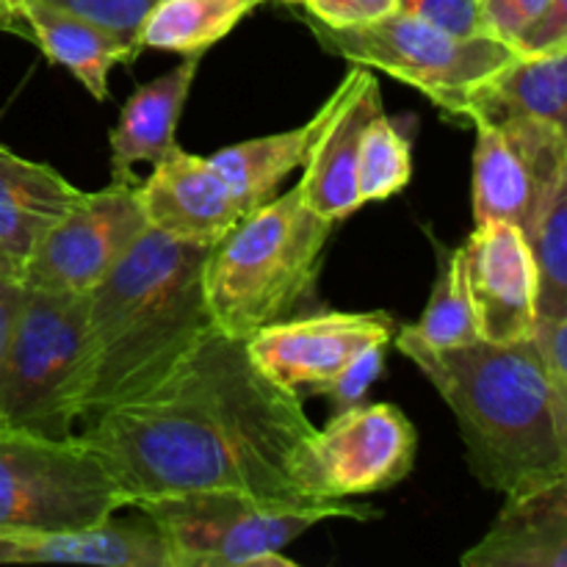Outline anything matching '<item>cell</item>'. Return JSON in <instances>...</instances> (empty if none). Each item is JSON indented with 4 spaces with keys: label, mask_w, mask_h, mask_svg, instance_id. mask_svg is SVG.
<instances>
[{
    "label": "cell",
    "mask_w": 567,
    "mask_h": 567,
    "mask_svg": "<svg viewBox=\"0 0 567 567\" xmlns=\"http://www.w3.org/2000/svg\"><path fill=\"white\" fill-rule=\"evenodd\" d=\"M310 432L302 396L264 374L244 338L210 327L169 374L89 415L78 437L131 507L197 491L319 504L299 496L288 476V460Z\"/></svg>",
    "instance_id": "obj_1"
},
{
    "label": "cell",
    "mask_w": 567,
    "mask_h": 567,
    "mask_svg": "<svg viewBox=\"0 0 567 567\" xmlns=\"http://www.w3.org/2000/svg\"><path fill=\"white\" fill-rule=\"evenodd\" d=\"M210 247L147 230L86 293V415L138 396L214 327L203 269Z\"/></svg>",
    "instance_id": "obj_2"
},
{
    "label": "cell",
    "mask_w": 567,
    "mask_h": 567,
    "mask_svg": "<svg viewBox=\"0 0 567 567\" xmlns=\"http://www.w3.org/2000/svg\"><path fill=\"white\" fill-rule=\"evenodd\" d=\"M421 374L452 410L476 480L513 496L567 480V430L535 341H476L457 349H410Z\"/></svg>",
    "instance_id": "obj_3"
},
{
    "label": "cell",
    "mask_w": 567,
    "mask_h": 567,
    "mask_svg": "<svg viewBox=\"0 0 567 567\" xmlns=\"http://www.w3.org/2000/svg\"><path fill=\"white\" fill-rule=\"evenodd\" d=\"M332 225L305 203L299 183L244 216L205 258L203 288L216 330L249 338L302 308L319 280Z\"/></svg>",
    "instance_id": "obj_4"
},
{
    "label": "cell",
    "mask_w": 567,
    "mask_h": 567,
    "mask_svg": "<svg viewBox=\"0 0 567 567\" xmlns=\"http://www.w3.org/2000/svg\"><path fill=\"white\" fill-rule=\"evenodd\" d=\"M153 520L169 567H297L286 546L330 518L369 520L377 509L358 502L280 504L238 491H197L133 504Z\"/></svg>",
    "instance_id": "obj_5"
},
{
    "label": "cell",
    "mask_w": 567,
    "mask_h": 567,
    "mask_svg": "<svg viewBox=\"0 0 567 567\" xmlns=\"http://www.w3.org/2000/svg\"><path fill=\"white\" fill-rule=\"evenodd\" d=\"M89 388L86 293L25 288L6 347L0 424L75 437Z\"/></svg>",
    "instance_id": "obj_6"
},
{
    "label": "cell",
    "mask_w": 567,
    "mask_h": 567,
    "mask_svg": "<svg viewBox=\"0 0 567 567\" xmlns=\"http://www.w3.org/2000/svg\"><path fill=\"white\" fill-rule=\"evenodd\" d=\"M302 20L327 53L385 72L460 120L471 89L515 55L498 39L454 37L404 11L349 28L324 25L308 11Z\"/></svg>",
    "instance_id": "obj_7"
},
{
    "label": "cell",
    "mask_w": 567,
    "mask_h": 567,
    "mask_svg": "<svg viewBox=\"0 0 567 567\" xmlns=\"http://www.w3.org/2000/svg\"><path fill=\"white\" fill-rule=\"evenodd\" d=\"M131 507L81 437L0 426V529H86Z\"/></svg>",
    "instance_id": "obj_8"
},
{
    "label": "cell",
    "mask_w": 567,
    "mask_h": 567,
    "mask_svg": "<svg viewBox=\"0 0 567 567\" xmlns=\"http://www.w3.org/2000/svg\"><path fill=\"white\" fill-rule=\"evenodd\" d=\"M419 435L396 404H352L299 441L288 476L310 502L391 491L415 468Z\"/></svg>",
    "instance_id": "obj_9"
},
{
    "label": "cell",
    "mask_w": 567,
    "mask_h": 567,
    "mask_svg": "<svg viewBox=\"0 0 567 567\" xmlns=\"http://www.w3.org/2000/svg\"><path fill=\"white\" fill-rule=\"evenodd\" d=\"M147 227L136 177L111 181L100 192H81L39 238L20 282L55 293L94 291Z\"/></svg>",
    "instance_id": "obj_10"
},
{
    "label": "cell",
    "mask_w": 567,
    "mask_h": 567,
    "mask_svg": "<svg viewBox=\"0 0 567 567\" xmlns=\"http://www.w3.org/2000/svg\"><path fill=\"white\" fill-rule=\"evenodd\" d=\"M567 175V127L535 120L476 122L471 205L474 221H507L520 233L554 183Z\"/></svg>",
    "instance_id": "obj_11"
},
{
    "label": "cell",
    "mask_w": 567,
    "mask_h": 567,
    "mask_svg": "<svg viewBox=\"0 0 567 567\" xmlns=\"http://www.w3.org/2000/svg\"><path fill=\"white\" fill-rule=\"evenodd\" d=\"M396 321L385 310L371 313H319L260 327L247 341L249 358L288 391L316 393L341 374L360 352L388 347Z\"/></svg>",
    "instance_id": "obj_12"
},
{
    "label": "cell",
    "mask_w": 567,
    "mask_h": 567,
    "mask_svg": "<svg viewBox=\"0 0 567 567\" xmlns=\"http://www.w3.org/2000/svg\"><path fill=\"white\" fill-rule=\"evenodd\" d=\"M463 258L482 341L518 343L532 338L537 319V269L524 233L507 221L474 227L463 244Z\"/></svg>",
    "instance_id": "obj_13"
},
{
    "label": "cell",
    "mask_w": 567,
    "mask_h": 567,
    "mask_svg": "<svg viewBox=\"0 0 567 567\" xmlns=\"http://www.w3.org/2000/svg\"><path fill=\"white\" fill-rule=\"evenodd\" d=\"M144 216L153 230L199 247H216L247 216L244 205L210 158L183 147L153 166L138 183Z\"/></svg>",
    "instance_id": "obj_14"
},
{
    "label": "cell",
    "mask_w": 567,
    "mask_h": 567,
    "mask_svg": "<svg viewBox=\"0 0 567 567\" xmlns=\"http://www.w3.org/2000/svg\"><path fill=\"white\" fill-rule=\"evenodd\" d=\"M380 109V83L369 66L354 64L347 72V92L332 111L299 177L305 203L324 219L341 221L363 205L358 194L360 133Z\"/></svg>",
    "instance_id": "obj_15"
},
{
    "label": "cell",
    "mask_w": 567,
    "mask_h": 567,
    "mask_svg": "<svg viewBox=\"0 0 567 567\" xmlns=\"http://www.w3.org/2000/svg\"><path fill=\"white\" fill-rule=\"evenodd\" d=\"M25 563L169 567V551L147 515L125 520L116 513L86 529H0V565Z\"/></svg>",
    "instance_id": "obj_16"
},
{
    "label": "cell",
    "mask_w": 567,
    "mask_h": 567,
    "mask_svg": "<svg viewBox=\"0 0 567 567\" xmlns=\"http://www.w3.org/2000/svg\"><path fill=\"white\" fill-rule=\"evenodd\" d=\"M487 535L463 554L465 567H567V480L504 496Z\"/></svg>",
    "instance_id": "obj_17"
},
{
    "label": "cell",
    "mask_w": 567,
    "mask_h": 567,
    "mask_svg": "<svg viewBox=\"0 0 567 567\" xmlns=\"http://www.w3.org/2000/svg\"><path fill=\"white\" fill-rule=\"evenodd\" d=\"M203 55H183L177 66L158 75L155 81L138 86L125 100L120 120L109 133L111 147V181L133 177V166L147 161L161 164L177 144V122H181L186 100L192 94Z\"/></svg>",
    "instance_id": "obj_18"
},
{
    "label": "cell",
    "mask_w": 567,
    "mask_h": 567,
    "mask_svg": "<svg viewBox=\"0 0 567 567\" xmlns=\"http://www.w3.org/2000/svg\"><path fill=\"white\" fill-rule=\"evenodd\" d=\"M463 120L504 125L515 120L567 125V48L518 55L471 89Z\"/></svg>",
    "instance_id": "obj_19"
},
{
    "label": "cell",
    "mask_w": 567,
    "mask_h": 567,
    "mask_svg": "<svg viewBox=\"0 0 567 567\" xmlns=\"http://www.w3.org/2000/svg\"><path fill=\"white\" fill-rule=\"evenodd\" d=\"M343 92H347V75L305 125L230 144V147H221L214 155H208L210 164L225 177V183L233 188V194H236L247 214L269 203L277 188H280V183L293 169H305L321 131H324L332 111L341 103Z\"/></svg>",
    "instance_id": "obj_20"
},
{
    "label": "cell",
    "mask_w": 567,
    "mask_h": 567,
    "mask_svg": "<svg viewBox=\"0 0 567 567\" xmlns=\"http://www.w3.org/2000/svg\"><path fill=\"white\" fill-rule=\"evenodd\" d=\"M81 188L48 164H37L0 144V247L25 266L39 238L66 214Z\"/></svg>",
    "instance_id": "obj_21"
},
{
    "label": "cell",
    "mask_w": 567,
    "mask_h": 567,
    "mask_svg": "<svg viewBox=\"0 0 567 567\" xmlns=\"http://www.w3.org/2000/svg\"><path fill=\"white\" fill-rule=\"evenodd\" d=\"M28 39L48 55L53 64L72 72L78 83L92 94L97 103L111 97L109 75L116 64H131L142 50L125 42L116 33L70 14L64 9L25 0Z\"/></svg>",
    "instance_id": "obj_22"
},
{
    "label": "cell",
    "mask_w": 567,
    "mask_h": 567,
    "mask_svg": "<svg viewBox=\"0 0 567 567\" xmlns=\"http://www.w3.org/2000/svg\"><path fill=\"white\" fill-rule=\"evenodd\" d=\"M258 0H158L138 28V48L203 55L227 37Z\"/></svg>",
    "instance_id": "obj_23"
},
{
    "label": "cell",
    "mask_w": 567,
    "mask_h": 567,
    "mask_svg": "<svg viewBox=\"0 0 567 567\" xmlns=\"http://www.w3.org/2000/svg\"><path fill=\"white\" fill-rule=\"evenodd\" d=\"M393 338H396V347L402 354L410 349L437 352V349L471 347V343L482 341L480 330H476L468 280H465L463 247L443 255L441 271H437L435 288H432L424 313L415 324H408Z\"/></svg>",
    "instance_id": "obj_24"
},
{
    "label": "cell",
    "mask_w": 567,
    "mask_h": 567,
    "mask_svg": "<svg viewBox=\"0 0 567 567\" xmlns=\"http://www.w3.org/2000/svg\"><path fill=\"white\" fill-rule=\"evenodd\" d=\"M524 238L537 269V313L567 316V175L546 194Z\"/></svg>",
    "instance_id": "obj_25"
},
{
    "label": "cell",
    "mask_w": 567,
    "mask_h": 567,
    "mask_svg": "<svg viewBox=\"0 0 567 567\" xmlns=\"http://www.w3.org/2000/svg\"><path fill=\"white\" fill-rule=\"evenodd\" d=\"M413 177L408 138L399 133L385 116V109L377 111L365 122L358 147V194L360 203H380L402 192Z\"/></svg>",
    "instance_id": "obj_26"
},
{
    "label": "cell",
    "mask_w": 567,
    "mask_h": 567,
    "mask_svg": "<svg viewBox=\"0 0 567 567\" xmlns=\"http://www.w3.org/2000/svg\"><path fill=\"white\" fill-rule=\"evenodd\" d=\"M532 341H535L548 388H551L557 421L567 430V316L537 313Z\"/></svg>",
    "instance_id": "obj_27"
},
{
    "label": "cell",
    "mask_w": 567,
    "mask_h": 567,
    "mask_svg": "<svg viewBox=\"0 0 567 567\" xmlns=\"http://www.w3.org/2000/svg\"><path fill=\"white\" fill-rule=\"evenodd\" d=\"M42 3L83 17V20L94 22V25L105 28V31L116 33L120 39L138 48V28L158 0H42Z\"/></svg>",
    "instance_id": "obj_28"
},
{
    "label": "cell",
    "mask_w": 567,
    "mask_h": 567,
    "mask_svg": "<svg viewBox=\"0 0 567 567\" xmlns=\"http://www.w3.org/2000/svg\"><path fill=\"white\" fill-rule=\"evenodd\" d=\"M557 0H476L482 28L515 53L520 39L551 11Z\"/></svg>",
    "instance_id": "obj_29"
},
{
    "label": "cell",
    "mask_w": 567,
    "mask_h": 567,
    "mask_svg": "<svg viewBox=\"0 0 567 567\" xmlns=\"http://www.w3.org/2000/svg\"><path fill=\"white\" fill-rule=\"evenodd\" d=\"M382 360H385V347H371L365 352H360L341 374L332 377L327 385H321L316 391V396H327L336 408V413L352 408V404L363 402L365 391L377 382V377L382 374Z\"/></svg>",
    "instance_id": "obj_30"
},
{
    "label": "cell",
    "mask_w": 567,
    "mask_h": 567,
    "mask_svg": "<svg viewBox=\"0 0 567 567\" xmlns=\"http://www.w3.org/2000/svg\"><path fill=\"white\" fill-rule=\"evenodd\" d=\"M454 37H487L476 0H399V9Z\"/></svg>",
    "instance_id": "obj_31"
},
{
    "label": "cell",
    "mask_w": 567,
    "mask_h": 567,
    "mask_svg": "<svg viewBox=\"0 0 567 567\" xmlns=\"http://www.w3.org/2000/svg\"><path fill=\"white\" fill-rule=\"evenodd\" d=\"M302 6L310 17L324 25L349 28L393 14L399 9V0H305Z\"/></svg>",
    "instance_id": "obj_32"
},
{
    "label": "cell",
    "mask_w": 567,
    "mask_h": 567,
    "mask_svg": "<svg viewBox=\"0 0 567 567\" xmlns=\"http://www.w3.org/2000/svg\"><path fill=\"white\" fill-rule=\"evenodd\" d=\"M22 291H25V286H22L17 277H0V380H3L6 347H9V336H11V327H14V316H17V310H20Z\"/></svg>",
    "instance_id": "obj_33"
},
{
    "label": "cell",
    "mask_w": 567,
    "mask_h": 567,
    "mask_svg": "<svg viewBox=\"0 0 567 567\" xmlns=\"http://www.w3.org/2000/svg\"><path fill=\"white\" fill-rule=\"evenodd\" d=\"M0 31L28 39L25 0H0Z\"/></svg>",
    "instance_id": "obj_34"
},
{
    "label": "cell",
    "mask_w": 567,
    "mask_h": 567,
    "mask_svg": "<svg viewBox=\"0 0 567 567\" xmlns=\"http://www.w3.org/2000/svg\"><path fill=\"white\" fill-rule=\"evenodd\" d=\"M0 277H17L20 280V266L14 264V258L3 247H0Z\"/></svg>",
    "instance_id": "obj_35"
},
{
    "label": "cell",
    "mask_w": 567,
    "mask_h": 567,
    "mask_svg": "<svg viewBox=\"0 0 567 567\" xmlns=\"http://www.w3.org/2000/svg\"><path fill=\"white\" fill-rule=\"evenodd\" d=\"M258 3H266V0H258ZM282 3H305V0H282Z\"/></svg>",
    "instance_id": "obj_36"
}]
</instances>
